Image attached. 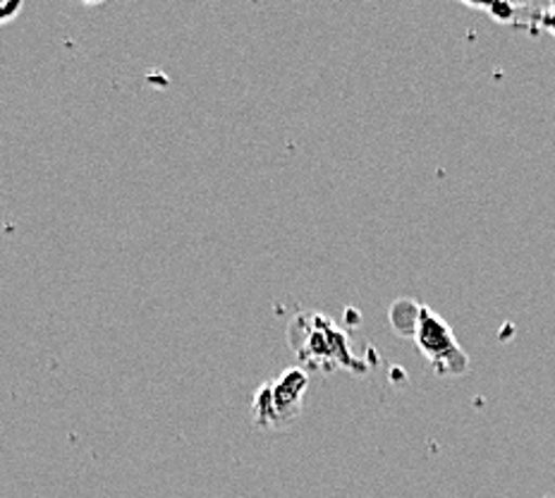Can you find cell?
Segmentation results:
<instances>
[{
	"instance_id": "obj_1",
	"label": "cell",
	"mask_w": 555,
	"mask_h": 498,
	"mask_svg": "<svg viewBox=\"0 0 555 498\" xmlns=\"http://www.w3.org/2000/svg\"><path fill=\"white\" fill-rule=\"evenodd\" d=\"M297 360L307 367L326 369H347L352 374H364L369 362L352 353L350 335L343 327H338L331 317L311 311V315H299L287 331Z\"/></svg>"
},
{
	"instance_id": "obj_2",
	"label": "cell",
	"mask_w": 555,
	"mask_h": 498,
	"mask_svg": "<svg viewBox=\"0 0 555 498\" xmlns=\"http://www.w3.org/2000/svg\"><path fill=\"white\" fill-rule=\"evenodd\" d=\"M309 388V374L302 367L285 369V372L266 381L251 398L254 422L261 430H283L293 424L305 410V396Z\"/></svg>"
},
{
	"instance_id": "obj_3",
	"label": "cell",
	"mask_w": 555,
	"mask_h": 498,
	"mask_svg": "<svg viewBox=\"0 0 555 498\" xmlns=\"http://www.w3.org/2000/svg\"><path fill=\"white\" fill-rule=\"evenodd\" d=\"M412 341L438 376H462L469 369V357L460 347L453 327L429 305H422Z\"/></svg>"
},
{
	"instance_id": "obj_4",
	"label": "cell",
	"mask_w": 555,
	"mask_h": 498,
	"mask_svg": "<svg viewBox=\"0 0 555 498\" xmlns=\"http://www.w3.org/2000/svg\"><path fill=\"white\" fill-rule=\"evenodd\" d=\"M420 311H422V305L414 303V299H410V297L396 299V303H392L388 309V321H390L392 331L402 335V339H414L416 321H420Z\"/></svg>"
},
{
	"instance_id": "obj_5",
	"label": "cell",
	"mask_w": 555,
	"mask_h": 498,
	"mask_svg": "<svg viewBox=\"0 0 555 498\" xmlns=\"http://www.w3.org/2000/svg\"><path fill=\"white\" fill-rule=\"evenodd\" d=\"M537 31H551L555 37V3L546 8H534V15H531V34Z\"/></svg>"
},
{
	"instance_id": "obj_6",
	"label": "cell",
	"mask_w": 555,
	"mask_h": 498,
	"mask_svg": "<svg viewBox=\"0 0 555 498\" xmlns=\"http://www.w3.org/2000/svg\"><path fill=\"white\" fill-rule=\"evenodd\" d=\"M22 0H0V25H8L10 20H15V15L22 13Z\"/></svg>"
}]
</instances>
